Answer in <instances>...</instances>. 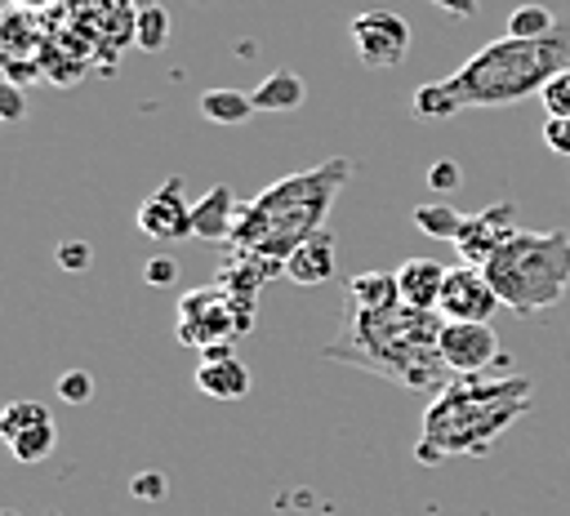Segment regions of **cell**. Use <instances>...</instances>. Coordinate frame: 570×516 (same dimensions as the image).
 <instances>
[{
	"label": "cell",
	"mask_w": 570,
	"mask_h": 516,
	"mask_svg": "<svg viewBox=\"0 0 570 516\" xmlns=\"http://www.w3.org/2000/svg\"><path fill=\"white\" fill-rule=\"evenodd\" d=\"M441 311H419L410 302L392 307H352L343 302L338 334L325 343L330 360H347L365 374H379L410 391H441L454 374L441 360Z\"/></svg>",
	"instance_id": "1"
},
{
	"label": "cell",
	"mask_w": 570,
	"mask_h": 516,
	"mask_svg": "<svg viewBox=\"0 0 570 516\" xmlns=\"http://www.w3.org/2000/svg\"><path fill=\"white\" fill-rule=\"evenodd\" d=\"M534 383L512 374V378H485V374H454L432 405L423 409V431L414 445L419 463H441V458H481L499 445V436L530 409Z\"/></svg>",
	"instance_id": "2"
},
{
	"label": "cell",
	"mask_w": 570,
	"mask_h": 516,
	"mask_svg": "<svg viewBox=\"0 0 570 516\" xmlns=\"http://www.w3.org/2000/svg\"><path fill=\"white\" fill-rule=\"evenodd\" d=\"M347 173H352V160L334 156L325 165L276 178L254 200L236 205V222H232L227 245L249 249V254H267V258H289L312 231L325 227V214H330L338 187L347 182Z\"/></svg>",
	"instance_id": "3"
},
{
	"label": "cell",
	"mask_w": 570,
	"mask_h": 516,
	"mask_svg": "<svg viewBox=\"0 0 570 516\" xmlns=\"http://www.w3.org/2000/svg\"><path fill=\"white\" fill-rule=\"evenodd\" d=\"M570 67V18L557 22L552 36L521 40V36H499L481 44L463 67L445 76V89L459 111L468 107H512L530 93H543V85Z\"/></svg>",
	"instance_id": "4"
},
{
	"label": "cell",
	"mask_w": 570,
	"mask_h": 516,
	"mask_svg": "<svg viewBox=\"0 0 570 516\" xmlns=\"http://www.w3.org/2000/svg\"><path fill=\"white\" fill-rule=\"evenodd\" d=\"M499 302L517 316L557 307L570 294V231H512L485 262Z\"/></svg>",
	"instance_id": "5"
},
{
	"label": "cell",
	"mask_w": 570,
	"mask_h": 516,
	"mask_svg": "<svg viewBox=\"0 0 570 516\" xmlns=\"http://www.w3.org/2000/svg\"><path fill=\"white\" fill-rule=\"evenodd\" d=\"M249 325H254V298H240V294H232L223 285H205V289L183 294L178 316H174L178 338L187 347H196V351L232 343V338L249 334Z\"/></svg>",
	"instance_id": "6"
},
{
	"label": "cell",
	"mask_w": 570,
	"mask_h": 516,
	"mask_svg": "<svg viewBox=\"0 0 570 516\" xmlns=\"http://www.w3.org/2000/svg\"><path fill=\"white\" fill-rule=\"evenodd\" d=\"M347 36H352L356 58L365 67H374V71L401 67L405 53H410V22L396 9H361L347 22Z\"/></svg>",
	"instance_id": "7"
},
{
	"label": "cell",
	"mask_w": 570,
	"mask_h": 516,
	"mask_svg": "<svg viewBox=\"0 0 570 516\" xmlns=\"http://www.w3.org/2000/svg\"><path fill=\"white\" fill-rule=\"evenodd\" d=\"M0 436L18 463H45L58 445V427L45 405L36 400H9L0 414Z\"/></svg>",
	"instance_id": "8"
},
{
	"label": "cell",
	"mask_w": 570,
	"mask_h": 516,
	"mask_svg": "<svg viewBox=\"0 0 570 516\" xmlns=\"http://www.w3.org/2000/svg\"><path fill=\"white\" fill-rule=\"evenodd\" d=\"M499 307H503V302H499V294H494V285H490V276H485V267L459 262V267L445 271L441 302H436V311H441L445 320H485V325H490V316H494Z\"/></svg>",
	"instance_id": "9"
},
{
	"label": "cell",
	"mask_w": 570,
	"mask_h": 516,
	"mask_svg": "<svg viewBox=\"0 0 570 516\" xmlns=\"http://www.w3.org/2000/svg\"><path fill=\"white\" fill-rule=\"evenodd\" d=\"M441 360L450 365V374H485L494 360L503 365V351L485 320H445L441 325Z\"/></svg>",
	"instance_id": "10"
},
{
	"label": "cell",
	"mask_w": 570,
	"mask_h": 516,
	"mask_svg": "<svg viewBox=\"0 0 570 516\" xmlns=\"http://www.w3.org/2000/svg\"><path fill=\"white\" fill-rule=\"evenodd\" d=\"M517 231V205L512 200H499V205H485L481 214H463V227L454 236V249L463 262L472 267H485L490 254Z\"/></svg>",
	"instance_id": "11"
},
{
	"label": "cell",
	"mask_w": 570,
	"mask_h": 516,
	"mask_svg": "<svg viewBox=\"0 0 570 516\" xmlns=\"http://www.w3.org/2000/svg\"><path fill=\"white\" fill-rule=\"evenodd\" d=\"M138 227L151 240H178L191 236V205L183 200V178H165L156 187V196H147L138 205Z\"/></svg>",
	"instance_id": "12"
},
{
	"label": "cell",
	"mask_w": 570,
	"mask_h": 516,
	"mask_svg": "<svg viewBox=\"0 0 570 516\" xmlns=\"http://www.w3.org/2000/svg\"><path fill=\"white\" fill-rule=\"evenodd\" d=\"M249 369L236 360L232 343H218L209 351H200V365H196V387L214 400H240L249 391Z\"/></svg>",
	"instance_id": "13"
},
{
	"label": "cell",
	"mask_w": 570,
	"mask_h": 516,
	"mask_svg": "<svg viewBox=\"0 0 570 516\" xmlns=\"http://www.w3.org/2000/svg\"><path fill=\"white\" fill-rule=\"evenodd\" d=\"M334 231L330 227H321V231H312L289 258H285V276L294 280V285H321V280H330L334 276Z\"/></svg>",
	"instance_id": "14"
},
{
	"label": "cell",
	"mask_w": 570,
	"mask_h": 516,
	"mask_svg": "<svg viewBox=\"0 0 570 516\" xmlns=\"http://www.w3.org/2000/svg\"><path fill=\"white\" fill-rule=\"evenodd\" d=\"M445 271H450V267H441V262H432V258H405V262L396 267L401 302H410V307H419V311H436Z\"/></svg>",
	"instance_id": "15"
},
{
	"label": "cell",
	"mask_w": 570,
	"mask_h": 516,
	"mask_svg": "<svg viewBox=\"0 0 570 516\" xmlns=\"http://www.w3.org/2000/svg\"><path fill=\"white\" fill-rule=\"evenodd\" d=\"M236 196L232 187H209L196 205H191V236L196 240H227L232 222H236Z\"/></svg>",
	"instance_id": "16"
},
{
	"label": "cell",
	"mask_w": 570,
	"mask_h": 516,
	"mask_svg": "<svg viewBox=\"0 0 570 516\" xmlns=\"http://www.w3.org/2000/svg\"><path fill=\"white\" fill-rule=\"evenodd\" d=\"M303 98H307V85H303V76L289 71V67L272 71V76L258 80V89H254V107H258V111H272V116L303 107Z\"/></svg>",
	"instance_id": "17"
},
{
	"label": "cell",
	"mask_w": 570,
	"mask_h": 516,
	"mask_svg": "<svg viewBox=\"0 0 570 516\" xmlns=\"http://www.w3.org/2000/svg\"><path fill=\"white\" fill-rule=\"evenodd\" d=\"M343 302L352 307H392L401 302V289H396V271H356L347 285H343Z\"/></svg>",
	"instance_id": "18"
},
{
	"label": "cell",
	"mask_w": 570,
	"mask_h": 516,
	"mask_svg": "<svg viewBox=\"0 0 570 516\" xmlns=\"http://www.w3.org/2000/svg\"><path fill=\"white\" fill-rule=\"evenodd\" d=\"M254 93L245 89H205L200 93V116L214 125H245L254 116Z\"/></svg>",
	"instance_id": "19"
},
{
	"label": "cell",
	"mask_w": 570,
	"mask_h": 516,
	"mask_svg": "<svg viewBox=\"0 0 570 516\" xmlns=\"http://www.w3.org/2000/svg\"><path fill=\"white\" fill-rule=\"evenodd\" d=\"M552 31H557V13L548 4H517L508 13V36L539 40V36H552Z\"/></svg>",
	"instance_id": "20"
},
{
	"label": "cell",
	"mask_w": 570,
	"mask_h": 516,
	"mask_svg": "<svg viewBox=\"0 0 570 516\" xmlns=\"http://www.w3.org/2000/svg\"><path fill=\"white\" fill-rule=\"evenodd\" d=\"M134 40H138V49H147V53L165 49V44H169V13H165L160 4H142V9L134 13Z\"/></svg>",
	"instance_id": "21"
},
{
	"label": "cell",
	"mask_w": 570,
	"mask_h": 516,
	"mask_svg": "<svg viewBox=\"0 0 570 516\" xmlns=\"http://www.w3.org/2000/svg\"><path fill=\"white\" fill-rule=\"evenodd\" d=\"M410 111H414L419 120H450V116H459V107H454V98H450L445 80L419 85V89H414V98H410Z\"/></svg>",
	"instance_id": "22"
},
{
	"label": "cell",
	"mask_w": 570,
	"mask_h": 516,
	"mask_svg": "<svg viewBox=\"0 0 570 516\" xmlns=\"http://www.w3.org/2000/svg\"><path fill=\"white\" fill-rule=\"evenodd\" d=\"M414 227L423 236H432V240H454L459 227H463V214L450 209V205H419L414 209Z\"/></svg>",
	"instance_id": "23"
},
{
	"label": "cell",
	"mask_w": 570,
	"mask_h": 516,
	"mask_svg": "<svg viewBox=\"0 0 570 516\" xmlns=\"http://www.w3.org/2000/svg\"><path fill=\"white\" fill-rule=\"evenodd\" d=\"M58 400H67V405H89V400H94V374H89V369H67V374H58Z\"/></svg>",
	"instance_id": "24"
},
{
	"label": "cell",
	"mask_w": 570,
	"mask_h": 516,
	"mask_svg": "<svg viewBox=\"0 0 570 516\" xmlns=\"http://www.w3.org/2000/svg\"><path fill=\"white\" fill-rule=\"evenodd\" d=\"M539 102H543V111H548V116H570V67H566V71H557V76L543 85Z\"/></svg>",
	"instance_id": "25"
},
{
	"label": "cell",
	"mask_w": 570,
	"mask_h": 516,
	"mask_svg": "<svg viewBox=\"0 0 570 516\" xmlns=\"http://www.w3.org/2000/svg\"><path fill=\"white\" fill-rule=\"evenodd\" d=\"M428 187L432 191H454V187H463V165L459 160H450V156H441V160H432L428 165Z\"/></svg>",
	"instance_id": "26"
},
{
	"label": "cell",
	"mask_w": 570,
	"mask_h": 516,
	"mask_svg": "<svg viewBox=\"0 0 570 516\" xmlns=\"http://www.w3.org/2000/svg\"><path fill=\"white\" fill-rule=\"evenodd\" d=\"M142 280L156 285V289L178 285V258H169V254H151V258L142 262Z\"/></svg>",
	"instance_id": "27"
},
{
	"label": "cell",
	"mask_w": 570,
	"mask_h": 516,
	"mask_svg": "<svg viewBox=\"0 0 570 516\" xmlns=\"http://www.w3.org/2000/svg\"><path fill=\"white\" fill-rule=\"evenodd\" d=\"M89 262H94V249L85 240H62L58 245V267L62 271H89Z\"/></svg>",
	"instance_id": "28"
},
{
	"label": "cell",
	"mask_w": 570,
	"mask_h": 516,
	"mask_svg": "<svg viewBox=\"0 0 570 516\" xmlns=\"http://www.w3.org/2000/svg\"><path fill=\"white\" fill-rule=\"evenodd\" d=\"M543 142H548V151L570 156V116H548L543 120Z\"/></svg>",
	"instance_id": "29"
},
{
	"label": "cell",
	"mask_w": 570,
	"mask_h": 516,
	"mask_svg": "<svg viewBox=\"0 0 570 516\" xmlns=\"http://www.w3.org/2000/svg\"><path fill=\"white\" fill-rule=\"evenodd\" d=\"M129 494L142 498V503H160V498H165V476H160V472H138V476L129 480Z\"/></svg>",
	"instance_id": "30"
},
{
	"label": "cell",
	"mask_w": 570,
	"mask_h": 516,
	"mask_svg": "<svg viewBox=\"0 0 570 516\" xmlns=\"http://www.w3.org/2000/svg\"><path fill=\"white\" fill-rule=\"evenodd\" d=\"M0 111H4V120H22V93H18V80H4V85H0Z\"/></svg>",
	"instance_id": "31"
},
{
	"label": "cell",
	"mask_w": 570,
	"mask_h": 516,
	"mask_svg": "<svg viewBox=\"0 0 570 516\" xmlns=\"http://www.w3.org/2000/svg\"><path fill=\"white\" fill-rule=\"evenodd\" d=\"M441 13H450V18H468L472 9H476V0H432Z\"/></svg>",
	"instance_id": "32"
},
{
	"label": "cell",
	"mask_w": 570,
	"mask_h": 516,
	"mask_svg": "<svg viewBox=\"0 0 570 516\" xmlns=\"http://www.w3.org/2000/svg\"><path fill=\"white\" fill-rule=\"evenodd\" d=\"M13 4H18V9H45L49 0H13Z\"/></svg>",
	"instance_id": "33"
},
{
	"label": "cell",
	"mask_w": 570,
	"mask_h": 516,
	"mask_svg": "<svg viewBox=\"0 0 570 516\" xmlns=\"http://www.w3.org/2000/svg\"><path fill=\"white\" fill-rule=\"evenodd\" d=\"M4 516H18V512H4Z\"/></svg>",
	"instance_id": "34"
}]
</instances>
